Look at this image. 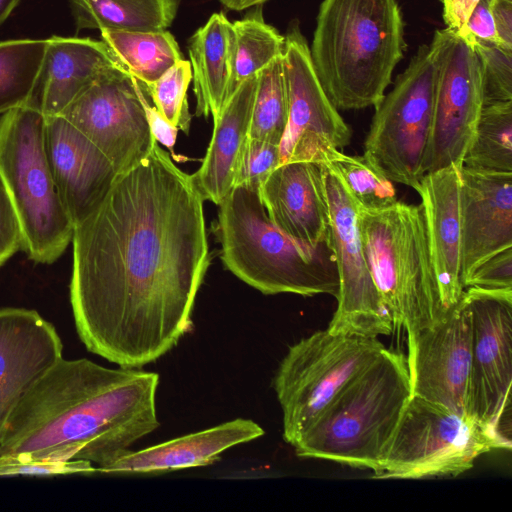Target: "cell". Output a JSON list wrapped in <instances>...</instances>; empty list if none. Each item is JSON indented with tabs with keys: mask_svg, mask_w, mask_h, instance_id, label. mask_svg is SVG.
<instances>
[{
	"mask_svg": "<svg viewBox=\"0 0 512 512\" xmlns=\"http://www.w3.org/2000/svg\"><path fill=\"white\" fill-rule=\"evenodd\" d=\"M203 202L156 142L74 227L70 303L87 350L141 368L189 331L210 262Z\"/></svg>",
	"mask_w": 512,
	"mask_h": 512,
	"instance_id": "obj_1",
	"label": "cell"
},
{
	"mask_svg": "<svg viewBox=\"0 0 512 512\" xmlns=\"http://www.w3.org/2000/svg\"><path fill=\"white\" fill-rule=\"evenodd\" d=\"M158 383L155 372L62 357L10 415L0 459H82L97 464L98 472L159 427Z\"/></svg>",
	"mask_w": 512,
	"mask_h": 512,
	"instance_id": "obj_2",
	"label": "cell"
},
{
	"mask_svg": "<svg viewBox=\"0 0 512 512\" xmlns=\"http://www.w3.org/2000/svg\"><path fill=\"white\" fill-rule=\"evenodd\" d=\"M406 47L397 0H323L309 52L339 111L376 107Z\"/></svg>",
	"mask_w": 512,
	"mask_h": 512,
	"instance_id": "obj_3",
	"label": "cell"
},
{
	"mask_svg": "<svg viewBox=\"0 0 512 512\" xmlns=\"http://www.w3.org/2000/svg\"><path fill=\"white\" fill-rule=\"evenodd\" d=\"M217 230L225 267L263 294L337 298L339 278L328 241L311 246L280 231L269 219L258 188H232L219 204Z\"/></svg>",
	"mask_w": 512,
	"mask_h": 512,
	"instance_id": "obj_4",
	"label": "cell"
},
{
	"mask_svg": "<svg viewBox=\"0 0 512 512\" xmlns=\"http://www.w3.org/2000/svg\"><path fill=\"white\" fill-rule=\"evenodd\" d=\"M410 398L406 356L385 347L326 407L295 453L369 469L375 477Z\"/></svg>",
	"mask_w": 512,
	"mask_h": 512,
	"instance_id": "obj_5",
	"label": "cell"
},
{
	"mask_svg": "<svg viewBox=\"0 0 512 512\" xmlns=\"http://www.w3.org/2000/svg\"><path fill=\"white\" fill-rule=\"evenodd\" d=\"M369 268L394 328L407 338L447 316L430 254L421 204L400 201L358 213Z\"/></svg>",
	"mask_w": 512,
	"mask_h": 512,
	"instance_id": "obj_6",
	"label": "cell"
},
{
	"mask_svg": "<svg viewBox=\"0 0 512 512\" xmlns=\"http://www.w3.org/2000/svg\"><path fill=\"white\" fill-rule=\"evenodd\" d=\"M0 176L16 211L22 250L41 264L55 262L74 226L53 179L45 148V118L32 104L0 116Z\"/></svg>",
	"mask_w": 512,
	"mask_h": 512,
	"instance_id": "obj_7",
	"label": "cell"
},
{
	"mask_svg": "<svg viewBox=\"0 0 512 512\" xmlns=\"http://www.w3.org/2000/svg\"><path fill=\"white\" fill-rule=\"evenodd\" d=\"M385 348L377 337L319 330L289 347L273 387L295 446L341 390Z\"/></svg>",
	"mask_w": 512,
	"mask_h": 512,
	"instance_id": "obj_8",
	"label": "cell"
},
{
	"mask_svg": "<svg viewBox=\"0 0 512 512\" xmlns=\"http://www.w3.org/2000/svg\"><path fill=\"white\" fill-rule=\"evenodd\" d=\"M436 70L429 46H419L392 90L375 107L364 157L388 180L416 190L430 138Z\"/></svg>",
	"mask_w": 512,
	"mask_h": 512,
	"instance_id": "obj_9",
	"label": "cell"
},
{
	"mask_svg": "<svg viewBox=\"0 0 512 512\" xmlns=\"http://www.w3.org/2000/svg\"><path fill=\"white\" fill-rule=\"evenodd\" d=\"M505 449L488 428L438 404L411 396L373 478L456 476L482 454Z\"/></svg>",
	"mask_w": 512,
	"mask_h": 512,
	"instance_id": "obj_10",
	"label": "cell"
},
{
	"mask_svg": "<svg viewBox=\"0 0 512 512\" xmlns=\"http://www.w3.org/2000/svg\"><path fill=\"white\" fill-rule=\"evenodd\" d=\"M471 360L466 415L511 449L512 289L467 288Z\"/></svg>",
	"mask_w": 512,
	"mask_h": 512,
	"instance_id": "obj_11",
	"label": "cell"
},
{
	"mask_svg": "<svg viewBox=\"0 0 512 512\" xmlns=\"http://www.w3.org/2000/svg\"><path fill=\"white\" fill-rule=\"evenodd\" d=\"M428 46L436 78L425 174L462 167L483 107L482 63L474 46L448 28L436 30Z\"/></svg>",
	"mask_w": 512,
	"mask_h": 512,
	"instance_id": "obj_12",
	"label": "cell"
},
{
	"mask_svg": "<svg viewBox=\"0 0 512 512\" xmlns=\"http://www.w3.org/2000/svg\"><path fill=\"white\" fill-rule=\"evenodd\" d=\"M322 167L330 217L328 244L339 278L337 308L326 329L377 338L389 335L394 326L369 268L359 228V208L337 176Z\"/></svg>",
	"mask_w": 512,
	"mask_h": 512,
	"instance_id": "obj_13",
	"label": "cell"
},
{
	"mask_svg": "<svg viewBox=\"0 0 512 512\" xmlns=\"http://www.w3.org/2000/svg\"><path fill=\"white\" fill-rule=\"evenodd\" d=\"M60 115L108 158L117 174L140 162L157 142L135 78L122 65L101 75Z\"/></svg>",
	"mask_w": 512,
	"mask_h": 512,
	"instance_id": "obj_14",
	"label": "cell"
},
{
	"mask_svg": "<svg viewBox=\"0 0 512 512\" xmlns=\"http://www.w3.org/2000/svg\"><path fill=\"white\" fill-rule=\"evenodd\" d=\"M284 37L288 121L280 143V164L320 163L325 150L347 146L352 132L318 80L298 20L290 23Z\"/></svg>",
	"mask_w": 512,
	"mask_h": 512,
	"instance_id": "obj_15",
	"label": "cell"
},
{
	"mask_svg": "<svg viewBox=\"0 0 512 512\" xmlns=\"http://www.w3.org/2000/svg\"><path fill=\"white\" fill-rule=\"evenodd\" d=\"M407 340L411 396L467 416L471 316L464 296L445 318Z\"/></svg>",
	"mask_w": 512,
	"mask_h": 512,
	"instance_id": "obj_16",
	"label": "cell"
},
{
	"mask_svg": "<svg viewBox=\"0 0 512 512\" xmlns=\"http://www.w3.org/2000/svg\"><path fill=\"white\" fill-rule=\"evenodd\" d=\"M62 354L56 328L37 311L0 309V443L15 407Z\"/></svg>",
	"mask_w": 512,
	"mask_h": 512,
	"instance_id": "obj_17",
	"label": "cell"
},
{
	"mask_svg": "<svg viewBox=\"0 0 512 512\" xmlns=\"http://www.w3.org/2000/svg\"><path fill=\"white\" fill-rule=\"evenodd\" d=\"M460 225L463 286L483 261L512 247V173L462 166Z\"/></svg>",
	"mask_w": 512,
	"mask_h": 512,
	"instance_id": "obj_18",
	"label": "cell"
},
{
	"mask_svg": "<svg viewBox=\"0 0 512 512\" xmlns=\"http://www.w3.org/2000/svg\"><path fill=\"white\" fill-rule=\"evenodd\" d=\"M45 148L59 196L75 227L99 204L117 172L61 115L45 118Z\"/></svg>",
	"mask_w": 512,
	"mask_h": 512,
	"instance_id": "obj_19",
	"label": "cell"
},
{
	"mask_svg": "<svg viewBox=\"0 0 512 512\" xmlns=\"http://www.w3.org/2000/svg\"><path fill=\"white\" fill-rule=\"evenodd\" d=\"M259 194L269 219L284 234L311 246L328 241L330 217L322 164H279L260 185Z\"/></svg>",
	"mask_w": 512,
	"mask_h": 512,
	"instance_id": "obj_20",
	"label": "cell"
},
{
	"mask_svg": "<svg viewBox=\"0 0 512 512\" xmlns=\"http://www.w3.org/2000/svg\"><path fill=\"white\" fill-rule=\"evenodd\" d=\"M416 191L425 214L430 254L441 300L450 312L462 298L460 169L449 166L426 173Z\"/></svg>",
	"mask_w": 512,
	"mask_h": 512,
	"instance_id": "obj_21",
	"label": "cell"
},
{
	"mask_svg": "<svg viewBox=\"0 0 512 512\" xmlns=\"http://www.w3.org/2000/svg\"><path fill=\"white\" fill-rule=\"evenodd\" d=\"M119 65L103 40L53 36L48 39L39 84L29 104L44 118L58 116L95 80Z\"/></svg>",
	"mask_w": 512,
	"mask_h": 512,
	"instance_id": "obj_22",
	"label": "cell"
},
{
	"mask_svg": "<svg viewBox=\"0 0 512 512\" xmlns=\"http://www.w3.org/2000/svg\"><path fill=\"white\" fill-rule=\"evenodd\" d=\"M263 434L256 422L237 418L139 451L131 450L98 472L150 474L208 466L217 462L225 450Z\"/></svg>",
	"mask_w": 512,
	"mask_h": 512,
	"instance_id": "obj_23",
	"label": "cell"
},
{
	"mask_svg": "<svg viewBox=\"0 0 512 512\" xmlns=\"http://www.w3.org/2000/svg\"><path fill=\"white\" fill-rule=\"evenodd\" d=\"M257 74L245 79L213 118L212 137L193 181L204 200L216 205L235 186L242 152L249 138Z\"/></svg>",
	"mask_w": 512,
	"mask_h": 512,
	"instance_id": "obj_24",
	"label": "cell"
},
{
	"mask_svg": "<svg viewBox=\"0 0 512 512\" xmlns=\"http://www.w3.org/2000/svg\"><path fill=\"white\" fill-rule=\"evenodd\" d=\"M235 33L223 12L214 13L188 41L197 116L215 118L233 94Z\"/></svg>",
	"mask_w": 512,
	"mask_h": 512,
	"instance_id": "obj_25",
	"label": "cell"
},
{
	"mask_svg": "<svg viewBox=\"0 0 512 512\" xmlns=\"http://www.w3.org/2000/svg\"><path fill=\"white\" fill-rule=\"evenodd\" d=\"M81 29L158 32L174 21L181 0H69Z\"/></svg>",
	"mask_w": 512,
	"mask_h": 512,
	"instance_id": "obj_26",
	"label": "cell"
},
{
	"mask_svg": "<svg viewBox=\"0 0 512 512\" xmlns=\"http://www.w3.org/2000/svg\"><path fill=\"white\" fill-rule=\"evenodd\" d=\"M100 32L102 40L120 64L143 85L155 82L170 67L183 59L174 36L166 30Z\"/></svg>",
	"mask_w": 512,
	"mask_h": 512,
	"instance_id": "obj_27",
	"label": "cell"
},
{
	"mask_svg": "<svg viewBox=\"0 0 512 512\" xmlns=\"http://www.w3.org/2000/svg\"><path fill=\"white\" fill-rule=\"evenodd\" d=\"M48 39L0 43V114L27 105L42 73Z\"/></svg>",
	"mask_w": 512,
	"mask_h": 512,
	"instance_id": "obj_28",
	"label": "cell"
},
{
	"mask_svg": "<svg viewBox=\"0 0 512 512\" xmlns=\"http://www.w3.org/2000/svg\"><path fill=\"white\" fill-rule=\"evenodd\" d=\"M462 166L512 173V101L483 105Z\"/></svg>",
	"mask_w": 512,
	"mask_h": 512,
	"instance_id": "obj_29",
	"label": "cell"
},
{
	"mask_svg": "<svg viewBox=\"0 0 512 512\" xmlns=\"http://www.w3.org/2000/svg\"><path fill=\"white\" fill-rule=\"evenodd\" d=\"M232 23L236 49L232 91L284 51L285 37L263 18L262 5Z\"/></svg>",
	"mask_w": 512,
	"mask_h": 512,
	"instance_id": "obj_30",
	"label": "cell"
},
{
	"mask_svg": "<svg viewBox=\"0 0 512 512\" xmlns=\"http://www.w3.org/2000/svg\"><path fill=\"white\" fill-rule=\"evenodd\" d=\"M320 164L337 176L359 209L378 210L397 201L393 182L364 156H351L330 148L323 152Z\"/></svg>",
	"mask_w": 512,
	"mask_h": 512,
	"instance_id": "obj_31",
	"label": "cell"
},
{
	"mask_svg": "<svg viewBox=\"0 0 512 512\" xmlns=\"http://www.w3.org/2000/svg\"><path fill=\"white\" fill-rule=\"evenodd\" d=\"M288 121V96L282 55L257 73L249 137L280 145Z\"/></svg>",
	"mask_w": 512,
	"mask_h": 512,
	"instance_id": "obj_32",
	"label": "cell"
},
{
	"mask_svg": "<svg viewBox=\"0 0 512 512\" xmlns=\"http://www.w3.org/2000/svg\"><path fill=\"white\" fill-rule=\"evenodd\" d=\"M191 80V64L181 59L155 82L146 85L139 82L162 117L185 133L189 131L191 118L187 101V89Z\"/></svg>",
	"mask_w": 512,
	"mask_h": 512,
	"instance_id": "obj_33",
	"label": "cell"
},
{
	"mask_svg": "<svg viewBox=\"0 0 512 512\" xmlns=\"http://www.w3.org/2000/svg\"><path fill=\"white\" fill-rule=\"evenodd\" d=\"M482 63L483 105L512 101V50L476 41Z\"/></svg>",
	"mask_w": 512,
	"mask_h": 512,
	"instance_id": "obj_34",
	"label": "cell"
},
{
	"mask_svg": "<svg viewBox=\"0 0 512 512\" xmlns=\"http://www.w3.org/2000/svg\"><path fill=\"white\" fill-rule=\"evenodd\" d=\"M280 164V145L248 138L241 155L236 185L260 188L267 176Z\"/></svg>",
	"mask_w": 512,
	"mask_h": 512,
	"instance_id": "obj_35",
	"label": "cell"
},
{
	"mask_svg": "<svg viewBox=\"0 0 512 512\" xmlns=\"http://www.w3.org/2000/svg\"><path fill=\"white\" fill-rule=\"evenodd\" d=\"M463 287L464 290L467 288L512 289V247L492 255L478 265L464 282Z\"/></svg>",
	"mask_w": 512,
	"mask_h": 512,
	"instance_id": "obj_36",
	"label": "cell"
},
{
	"mask_svg": "<svg viewBox=\"0 0 512 512\" xmlns=\"http://www.w3.org/2000/svg\"><path fill=\"white\" fill-rule=\"evenodd\" d=\"M94 472H97V469L92 466V463L82 459L27 462L0 459V476L90 474Z\"/></svg>",
	"mask_w": 512,
	"mask_h": 512,
	"instance_id": "obj_37",
	"label": "cell"
},
{
	"mask_svg": "<svg viewBox=\"0 0 512 512\" xmlns=\"http://www.w3.org/2000/svg\"><path fill=\"white\" fill-rule=\"evenodd\" d=\"M20 249L22 233L19 220L0 176V268Z\"/></svg>",
	"mask_w": 512,
	"mask_h": 512,
	"instance_id": "obj_38",
	"label": "cell"
},
{
	"mask_svg": "<svg viewBox=\"0 0 512 512\" xmlns=\"http://www.w3.org/2000/svg\"><path fill=\"white\" fill-rule=\"evenodd\" d=\"M493 3L494 0H479L469 15L464 30L457 34L473 46L476 41H482L503 47L494 25Z\"/></svg>",
	"mask_w": 512,
	"mask_h": 512,
	"instance_id": "obj_39",
	"label": "cell"
},
{
	"mask_svg": "<svg viewBox=\"0 0 512 512\" xmlns=\"http://www.w3.org/2000/svg\"><path fill=\"white\" fill-rule=\"evenodd\" d=\"M135 87L139 99L143 105L147 121L149 123L152 134L156 141L161 143L170 151L173 152V147L176 142L178 128L168 123L157 109L151 106L145 97L144 90L139 81L135 79Z\"/></svg>",
	"mask_w": 512,
	"mask_h": 512,
	"instance_id": "obj_40",
	"label": "cell"
},
{
	"mask_svg": "<svg viewBox=\"0 0 512 512\" xmlns=\"http://www.w3.org/2000/svg\"><path fill=\"white\" fill-rule=\"evenodd\" d=\"M479 0H441L446 28L461 33Z\"/></svg>",
	"mask_w": 512,
	"mask_h": 512,
	"instance_id": "obj_41",
	"label": "cell"
},
{
	"mask_svg": "<svg viewBox=\"0 0 512 512\" xmlns=\"http://www.w3.org/2000/svg\"><path fill=\"white\" fill-rule=\"evenodd\" d=\"M492 15L501 44L503 47L512 50V1L494 0Z\"/></svg>",
	"mask_w": 512,
	"mask_h": 512,
	"instance_id": "obj_42",
	"label": "cell"
},
{
	"mask_svg": "<svg viewBox=\"0 0 512 512\" xmlns=\"http://www.w3.org/2000/svg\"><path fill=\"white\" fill-rule=\"evenodd\" d=\"M226 8L235 11H241L257 5H262L268 0H218Z\"/></svg>",
	"mask_w": 512,
	"mask_h": 512,
	"instance_id": "obj_43",
	"label": "cell"
},
{
	"mask_svg": "<svg viewBox=\"0 0 512 512\" xmlns=\"http://www.w3.org/2000/svg\"><path fill=\"white\" fill-rule=\"evenodd\" d=\"M20 0H0V25L8 18Z\"/></svg>",
	"mask_w": 512,
	"mask_h": 512,
	"instance_id": "obj_44",
	"label": "cell"
}]
</instances>
